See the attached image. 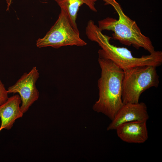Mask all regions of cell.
Segmentation results:
<instances>
[{"instance_id": "cell-1", "label": "cell", "mask_w": 162, "mask_h": 162, "mask_svg": "<svg viewBox=\"0 0 162 162\" xmlns=\"http://www.w3.org/2000/svg\"><path fill=\"white\" fill-rule=\"evenodd\" d=\"M98 61L101 69L98 81L99 98L93 109L112 120L124 104L122 99L124 71L110 59L98 58Z\"/></svg>"}, {"instance_id": "cell-2", "label": "cell", "mask_w": 162, "mask_h": 162, "mask_svg": "<svg viewBox=\"0 0 162 162\" xmlns=\"http://www.w3.org/2000/svg\"><path fill=\"white\" fill-rule=\"evenodd\" d=\"M86 34L90 40L97 43L101 49L98 52L99 57L111 60L123 70L142 65L158 67L162 64V52L155 51L140 57L134 56L127 48L112 44V38L103 34L93 21L89 20L86 28Z\"/></svg>"}, {"instance_id": "cell-3", "label": "cell", "mask_w": 162, "mask_h": 162, "mask_svg": "<svg viewBox=\"0 0 162 162\" xmlns=\"http://www.w3.org/2000/svg\"><path fill=\"white\" fill-rule=\"evenodd\" d=\"M103 0L105 4H110L113 8L118 15V19L107 17L99 20L98 27L101 31L113 32L112 38L125 45L132 46L137 49L142 48L150 53L155 51L149 38L142 33L135 21L125 14L116 0Z\"/></svg>"}, {"instance_id": "cell-4", "label": "cell", "mask_w": 162, "mask_h": 162, "mask_svg": "<svg viewBox=\"0 0 162 162\" xmlns=\"http://www.w3.org/2000/svg\"><path fill=\"white\" fill-rule=\"evenodd\" d=\"M123 70L122 99L124 104L139 103L144 92L159 86V76L155 66H139Z\"/></svg>"}, {"instance_id": "cell-5", "label": "cell", "mask_w": 162, "mask_h": 162, "mask_svg": "<svg viewBox=\"0 0 162 162\" xmlns=\"http://www.w3.org/2000/svg\"><path fill=\"white\" fill-rule=\"evenodd\" d=\"M86 44L80 38L79 32L72 26L66 12L62 9L54 25L36 43L37 46L39 48L50 46L56 49L67 46H83Z\"/></svg>"}, {"instance_id": "cell-6", "label": "cell", "mask_w": 162, "mask_h": 162, "mask_svg": "<svg viewBox=\"0 0 162 162\" xmlns=\"http://www.w3.org/2000/svg\"><path fill=\"white\" fill-rule=\"evenodd\" d=\"M39 77L38 70L34 66L29 72L24 73L14 85L7 89L8 94H19L22 103L20 108L23 113L39 98V93L36 83Z\"/></svg>"}, {"instance_id": "cell-7", "label": "cell", "mask_w": 162, "mask_h": 162, "mask_svg": "<svg viewBox=\"0 0 162 162\" xmlns=\"http://www.w3.org/2000/svg\"><path fill=\"white\" fill-rule=\"evenodd\" d=\"M149 118L147 106L144 103L124 104L112 120L107 130H116L119 125L126 122L147 121Z\"/></svg>"}, {"instance_id": "cell-8", "label": "cell", "mask_w": 162, "mask_h": 162, "mask_svg": "<svg viewBox=\"0 0 162 162\" xmlns=\"http://www.w3.org/2000/svg\"><path fill=\"white\" fill-rule=\"evenodd\" d=\"M116 130L118 137L127 143H143L148 137L146 121L124 123L118 127Z\"/></svg>"}, {"instance_id": "cell-9", "label": "cell", "mask_w": 162, "mask_h": 162, "mask_svg": "<svg viewBox=\"0 0 162 162\" xmlns=\"http://www.w3.org/2000/svg\"><path fill=\"white\" fill-rule=\"evenodd\" d=\"M21 103L20 97L17 94L8 97L0 106V132L3 129L10 130L16 120L22 117L23 113L20 106Z\"/></svg>"}, {"instance_id": "cell-10", "label": "cell", "mask_w": 162, "mask_h": 162, "mask_svg": "<svg viewBox=\"0 0 162 162\" xmlns=\"http://www.w3.org/2000/svg\"><path fill=\"white\" fill-rule=\"evenodd\" d=\"M98 0H54L60 8L66 12L74 28L79 32L76 23L77 14L80 7L83 4L87 5L92 11L96 12L95 2Z\"/></svg>"}, {"instance_id": "cell-11", "label": "cell", "mask_w": 162, "mask_h": 162, "mask_svg": "<svg viewBox=\"0 0 162 162\" xmlns=\"http://www.w3.org/2000/svg\"><path fill=\"white\" fill-rule=\"evenodd\" d=\"M8 94L7 90L0 79V106L7 100L8 98Z\"/></svg>"}, {"instance_id": "cell-12", "label": "cell", "mask_w": 162, "mask_h": 162, "mask_svg": "<svg viewBox=\"0 0 162 162\" xmlns=\"http://www.w3.org/2000/svg\"><path fill=\"white\" fill-rule=\"evenodd\" d=\"M44 1H46L49 0H42ZM12 0H6V2L7 4V10H9V7L10 6L11 2Z\"/></svg>"}]
</instances>
